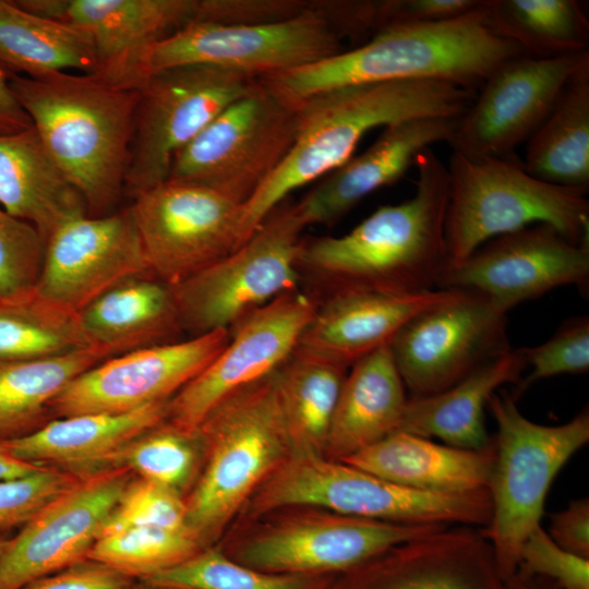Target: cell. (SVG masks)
<instances>
[{
  "instance_id": "obj_1",
  "label": "cell",
  "mask_w": 589,
  "mask_h": 589,
  "mask_svg": "<svg viewBox=\"0 0 589 589\" xmlns=\"http://www.w3.org/2000/svg\"><path fill=\"white\" fill-rule=\"evenodd\" d=\"M413 196L378 207L340 237L301 239L297 269L321 299L340 291L417 294L436 289L447 264V167L430 148L416 158Z\"/></svg>"
},
{
  "instance_id": "obj_2",
  "label": "cell",
  "mask_w": 589,
  "mask_h": 589,
  "mask_svg": "<svg viewBox=\"0 0 589 589\" xmlns=\"http://www.w3.org/2000/svg\"><path fill=\"white\" fill-rule=\"evenodd\" d=\"M474 91L434 80L346 85L298 105L294 143L269 179L243 205L241 244L296 189L324 178L349 160L371 130L428 117H460Z\"/></svg>"
},
{
  "instance_id": "obj_3",
  "label": "cell",
  "mask_w": 589,
  "mask_h": 589,
  "mask_svg": "<svg viewBox=\"0 0 589 589\" xmlns=\"http://www.w3.org/2000/svg\"><path fill=\"white\" fill-rule=\"evenodd\" d=\"M10 85L88 216L118 211L131 160L139 91L94 73L13 74Z\"/></svg>"
},
{
  "instance_id": "obj_4",
  "label": "cell",
  "mask_w": 589,
  "mask_h": 589,
  "mask_svg": "<svg viewBox=\"0 0 589 589\" xmlns=\"http://www.w3.org/2000/svg\"><path fill=\"white\" fill-rule=\"evenodd\" d=\"M522 55L495 33L481 0L458 17L387 25L352 50L260 80L292 104L340 86L397 81H444L476 91L502 63Z\"/></svg>"
},
{
  "instance_id": "obj_5",
  "label": "cell",
  "mask_w": 589,
  "mask_h": 589,
  "mask_svg": "<svg viewBox=\"0 0 589 589\" xmlns=\"http://www.w3.org/2000/svg\"><path fill=\"white\" fill-rule=\"evenodd\" d=\"M447 172L446 265L461 262L493 238L536 224L589 245L587 191L537 179L515 155L469 158L453 152Z\"/></svg>"
},
{
  "instance_id": "obj_6",
  "label": "cell",
  "mask_w": 589,
  "mask_h": 589,
  "mask_svg": "<svg viewBox=\"0 0 589 589\" xmlns=\"http://www.w3.org/2000/svg\"><path fill=\"white\" fill-rule=\"evenodd\" d=\"M486 406L497 432L490 483L492 515L481 531L506 580L516 574L526 538L541 525L553 480L589 441V412L586 408L564 424L543 425L528 420L508 393H493Z\"/></svg>"
},
{
  "instance_id": "obj_7",
  "label": "cell",
  "mask_w": 589,
  "mask_h": 589,
  "mask_svg": "<svg viewBox=\"0 0 589 589\" xmlns=\"http://www.w3.org/2000/svg\"><path fill=\"white\" fill-rule=\"evenodd\" d=\"M253 505L257 512L317 506L345 516L410 526L484 528L492 515L489 489L467 493L412 490L313 453H298L279 466Z\"/></svg>"
},
{
  "instance_id": "obj_8",
  "label": "cell",
  "mask_w": 589,
  "mask_h": 589,
  "mask_svg": "<svg viewBox=\"0 0 589 589\" xmlns=\"http://www.w3.org/2000/svg\"><path fill=\"white\" fill-rule=\"evenodd\" d=\"M206 461L185 497L187 527L204 548L291 444L274 373L221 402L199 428Z\"/></svg>"
},
{
  "instance_id": "obj_9",
  "label": "cell",
  "mask_w": 589,
  "mask_h": 589,
  "mask_svg": "<svg viewBox=\"0 0 589 589\" xmlns=\"http://www.w3.org/2000/svg\"><path fill=\"white\" fill-rule=\"evenodd\" d=\"M346 35L323 5L278 21L224 24L193 21L147 47L122 86L135 88L149 74L179 65L207 64L255 77L296 70L342 50Z\"/></svg>"
},
{
  "instance_id": "obj_10",
  "label": "cell",
  "mask_w": 589,
  "mask_h": 589,
  "mask_svg": "<svg viewBox=\"0 0 589 589\" xmlns=\"http://www.w3.org/2000/svg\"><path fill=\"white\" fill-rule=\"evenodd\" d=\"M305 228L296 203L277 205L238 249L171 286L190 337L231 329L279 296L299 288L297 256Z\"/></svg>"
},
{
  "instance_id": "obj_11",
  "label": "cell",
  "mask_w": 589,
  "mask_h": 589,
  "mask_svg": "<svg viewBox=\"0 0 589 589\" xmlns=\"http://www.w3.org/2000/svg\"><path fill=\"white\" fill-rule=\"evenodd\" d=\"M298 131V105L261 82L173 158L168 179L212 188L244 205L277 170Z\"/></svg>"
},
{
  "instance_id": "obj_12",
  "label": "cell",
  "mask_w": 589,
  "mask_h": 589,
  "mask_svg": "<svg viewBox=\"0 0 589 589\" xmlns=\"http://www.w3.org/2000/svg\"><path fill=\"white\" fill-rule=\"evenodd\" d=\"M259 83V77L207 64L179 65L146 76L136 87L139 103L124 195L133 201L168 180L175 156Z\"/></svg>"
},
{
  "instance_id": "obj_13",
  "label": "cell",
  "mask_w": 589,
  "mask_h": 589,
  "mask_svg": "<svg viewBox=\"0 0 589 589\" xmlns=\"http://www.w3.org/2000/svg\"><path fill=\"white\" fill-rule=\"evenodd\" d=\"M507 313L486 296L454 290L413 316L389 344L411 397L441 393L508 352Z\"/></svg>"
},
{
  "instance_id": "obj_14",
  "label": "cell",
  "mask_w": 589,
  "mask_h": 589,
  "mask_svg": "<svg viewBox=\"0 0 589 589\" xmlns=\"http://www.w3.org/2000/svg\"><path fill=\"white\" fill-rule=\"evenodd\" d=\"M129 207L152 274L169 286L241 245L243 205L206 185L168 179Z\"/></svg>"
},
{
  "instance_id": "obj_15",
  "label": "cell",
  "mask_w": 589,
  "mask_h": 589,
  "mask_svg": "<svg viewBox=\"0 0 589 589\" xmlns=\"http://www.w3.org/2000/svg\"><path fill=\"white\" fill-rule=\"evenodd\" d=\"M317 305L316 297L298 288L243 318L224 349L169 400L167 420L196 431L227 398L274 373L296 349Z\"/></svg>"
},
{
  "instance_id": "obj_16",
  "label": "cell",
  "mask_w": 589,
  "mask_h": 589,
  "mask_svg": "<svg viewBox=\"0 0 589 589\" xmlns=\"http://www.w3.org/2000/svg\"><path fill=\"white\" fill-rule=\"evenodd\" d=\"M589 64V50L551 58L527 55L496 68L459 117L449 140L469 158H500L533 134L569 80Z\"/></svg>"
},
{
  "instance_id": "obj_17",
  "label": "cell",
  "mask_w": 589,
  "mask_h": 589,
  "mask_svg": "<svg viewBox=\"0 0 589 589\" xmlns=\"http://www.w3.org/2000/svg\"><path fill=\"white\" fill-rule=\"evenodd\" d=\"M589 286V245L548 224L493 238L459 263L446 265L436 289L478 292L508 311L562 286Z\"/></svg>"
},
{
  "instance_id": "obj_18",
  "label": "cell",
  "mask_w": 589,
  "mask_h": 589,
  "mask_svg": "<svg viewBox=\"0 0 589 589\" xmlns=\"http://www.w3.org/2000/svg\"><path fill=\"white\" fill-rule=\"evenodd\" d=\"M229 329L112 356L75 377L51 402L55 419L118 414L171 399L228 344Z\"/></svg>"
},
{
  "instance_id": "obj_19",
  "label": "cell",
  "mask_w": 589,
  "mask_h": 589,
  "mask_svg": "<svg viewBox=\"0 0 589 589\" xmlns=\"http://www.w3.org/2000/svg\"><path fill=\"white\" fill-rule=\"evenodd\" d=\"M152 274L130 207L80 216L47 239L35 291L79 312L116 285ZM153 275V274H152Z\"/></svg>"
},
{
  "instance_id": "obj_20",
  "label": "cell",
  "mask_w": 589,
  "mask_h": 589,
  "mask_svg": "<svg viewBox=\"0 0 589 589\" xmlns=\"http://www.w3.org/2000/svg\"><path fill=\"white\" fill-rule=\"evenodd\" d=\"M448 526H410L340 514L293 520L243 543L230 556L276 574L348 572L405 542Z\"/></svg>"
},
{
  "instance_id": "obj_21",
  "label": "cell",
  "mask_w": 589,
  "mask_h": 589,
  "mask_svg": "<svg viewBox=\"0 0 589 589\" xmlns=\"http://www.w3.org/2000/svg\"><path fill=\"white\" fill-rule=\"evenodd\" d=\"M133 474L123 468L82 479L12 536L0 556V589H22L83 560Z\"/></svg>"
},
{
  "instance_id": "obj_22",
  "label": "cell",
  "mask_w": 589,
  "mask_h": 589,
  "mask_svg": "<svg viewBox=\"0 0 589 589\" xmlns=\"http://www.w3.org/2000/svg\"><path fill=\"white\" fill-rule=\"evenodd\" d=\"M341 574L332 589H506L489 540L469 526L444 527Z\"/></svg>"
},
{
  "instance_id": "obj_23",
  "label": "cell",
  "mask_w": 589,
  "mask_h": 589,
  "mask_svg": "<svg viewBox=\"0 0 589 589\" xmlns=\"http://www.w3.org/2000/svg\"><path fill=\"white\" fill-rule=\"evenodd\" d=\"M459 117H428L385 127L363 153L352 156L296 203L305 227L330 226L375 190L399 180L431 144L449 142Z\"/></svg>"
},
{
  "instance_id": "obj_24",
  "label": "cell",
  "mask_w": 589,
  "mask_h": 589,
  "mask_svg": "<svg viewBox=\"0 0 589 589\" xmlns=\"http://www.w3.org/2000/svg\"><path fill=\"white\" fill-rule=\"evenodd\" d=\"M454 290L417 294L340 291L320 300L297 350L349 369L388 346L413 316L447 299Z\"/></svg>"
},
{
  "instance_id": "obj_25",
  "label": "cell",
  "mask_w": 589,
  "mask_h": 589,
  "mask_svg": "<svg viewBox=\"0 0 589 589\" xmlns=\"http://www.w3.org/2000/svg\"><path fill=\"white\" fill-rule=\"evenodd\" d=\"M199 12L200 0H63L60 22L91 36L96 74L121 86L147 47L196 21Z\"/></svg>"
},
{
  "instance_id": "obj_26",
  "label": "cell",
  "mask_w": 589,
  "mask_h": 589,
  "mask_svg": "<svg viewBox=\"0 0 589 589\" xmlns=\"http://www.w3.org/2000/svg\"><path fill=\"white\" fill-rule=\"evenodd\" d=\"M169 400L125 413L57 418L31 435L2 444L25 462L88 478L108 470L112 457L129 442L165 421Z\"/></svg>"
},
{
  "instance_id": "obj_27",
  "label": "cell",
  "mask_w": 589,
  "mask_h": 589,
  "mask_svg": "<svg viewBox=\"0 0 589 589\" xmlns=\"http://www.w3.org/2000/svg\"><path fill=\"white\" fill-rule=\"evenodd\" d=\"M494 459V442L471 450L396 431L340 461L408 489L467 493L490 490Z\"/></svg>"
},
{
  "instance_id": "obj_28",
  "label": "cell",
  "mask_w": 589,
  "mask_h": 589,
  "mask_svg": "<svg viewBox=\"0 0 589 589\" xmlns=\"http://www.w3.org/2000/svg\"><path fill=\"white\" fill-rule=\"evenodd\" d=\"M77 315L88 344L111 356L176 342L184 334L172 287L152 274L116 285Z\"/></svg>"
},
{
  "instance_id": "obj_29",
  "label": "cell",
  "mask_w": 589,
  "mask_h": 589,
  "mask_svg": "<svg viewBox=\"0 0 589 589\" xmlns=\"http://www.w3.org/2000/svg\"><path fill=\"white\" fill-rule=\"evenodd\" d=\"M0 206L34 226L45 241L87 215L85 202L45 148L34 127L0 135Z\"/></svg>"
},
{
  "instance_id": "obj_30",
  "label": "cell",
  "mask_w": 589,
  "mask_h": 589,
  "mask_svg": "<svg viewBox=\"0 0 589 589\" xmlns=\"http://www.w3.org/2000/svg\"><path fill=\"white\" fill-rule=\"evenodd\" d=\"M527 368L521 348L484 363L452 387L408 399L398 431L446 445L482 450L493 445L484 423V407L498 387L518 384Z\"/></svg>"
},
{
  "instance_id": "obj_31",
  "label": "cell",
  "mask_w": 589,
  "mask_h": 589,
  "mask_svg": "<svg viewBox=\"0 0 589 589\" xmlns=\"http://www.w3.org/2000/svg\"><path fill=\"white\" fill-rule=\"evenodd\" d=\"M350 368L325 446L337 460L398 431L408 401L389 345Z\"/></svg>"
},
{
  "instance_id": "obj_32",
  "label": "cell",
  "mask_w": 589,
  "mask_h": 589,
  "mask_svg": "<svg viewBox=\"0 0 589 589\" xmlns=\"http://www.w3.org/2000/svg\"><path fill=\"white\" fill-rule=\"evenodd\" d=\"M112 357L99 347L26 361L0 362V442L25 437L51 420V402L80 374Z\"/></svg>"
},
{
  "instance_id": "obj_33",
  "label": "cell",
  "mask_w": 589,
  "mask_h": 589,
  "mask_svg": "<svg viewBox=\"0 0 589 589\" xmlns=\"http://www.w3.org/2000/svg\"><path fill=\"white\" fill-rule=\"evenodd\" d=\"M0 62L27 77L69 70L98 72L95 47L85 31L29 13L14 0H0Z\"/></svg>"
},
{
  "instance_id": "obj_34",
  "label": "cell",
  "mask_w": 589,
  "mask_h": 589,
  "mask_svg": "<svg viewBox=\"0 0 589 589\" xmlns=\"http://www.w3.org/2000/svg\"><path fill=\"white\" fill-rule=\"evenodd\" d=\"M522 166L542 181L588 191L589 64L569 80L549 115L528 139Z\"/></svg>"
},
{
  "instance_id": "obj_35",
  "label": "cell",
  "mask_w": 589,
  "mask_h": 589,
  "mask_svg": "<svg viewBox=\"0 0 589 589\" xmlns=\"http://www.w3.org/2000/svg\"><path fill=\"white\" fill-rule=\"evenodd\" d=\"M347 370L294 349L274 372L292 450L315 454L325 448Z\"/></svg>"
},
{
  "instance_id": "obj_36",
  "label": "cell",
  "mask_w": 589,
  "mask_h": 589,
  "mask_svg": "<svg viewBox=\"0 0 589 589\" xmlns=\"http://www.w3.org/2000/svg\"><path fill=\"white\" fill-rule=\"evenodd\" d=\"M496 34L527 56L551 58L589 50V21L577 0H484Z\"/></svg>"
},
{
  "instance_id": "obj_37",
  "label": "cell",
  "mask_w": 589,
  "mask_h": 589,
  "mask_svg": "<svg viewBox=\"0 0 589 589\" xmlns=\"http://www.w3.org/2000/svg\"><path fill=\"white\" fill-rule=\"evenodd\" d=\"M92 347L77 312L38 294L0 299V362L65 354ZM95 347V346H94Z\"/></svg>"
},
{
  "instance_id": "obj_38",
  "label": "cell",
  "mask_w": 589,
  "mask_h": 589,
  "mask_svg": "<svg viewBox=\"0 0 589 589\" xmlns=\"http://www.w3.org/2000/svg\"><path fill=\"white\" fill-rule=\"evenodd\" d=\"M204 453L200 429L187 431L166 419L129 442L112 457L108 470L127 469L183 496L200 477Z\"/></svg>"
},
{
  "instance_id": "obj_39",
  "label": "cell",
  "mask_w": 589,
  "mask_h": 589,
  "mask_svg": "<svg viewBox=\"0 0 589 589\" xmlns=\"http://www.w3.org/2000/svg\"><path fill=\"white\" fill-rule=\"evenodd\" d=\"M203 544L188 528L137 527L100 537L87 558L143 580L197 554Z\"/></svg>"
},
{
  "instance_id": "obj_40",
  "label": "cell",
  "mask_w": 589,
  "mask_h": 589,
  "mask_svg": "<svg viewBox=\"0 0 589 589\" xmlns=\"http://www.w3.org/2000/svg\"><path fill=\"white\" fill-rule=\"evenodd\" d=\"M330 575L276 574L239 563L212 548L141 581L188 589H325Z\"/></svg>"
},
{
  "instance_id": "obj_41",
  "label": "cell",
  "mask_w": 589,
  "mask_h": 589,
  "mask_svg": "<svg viewBox=\"0 0 589 589\" xmlns=\"http://www.w3.org/2000/svg\"><path fill=\"white\" fill-rule=\"evenodd\" d=\"M137 527L188 528L185 497L133 476L105 519L99 538Z\"/></svg>"
},
{
  "instance_id": "obj_42",
  "label": "cell",
  "mask_w": 589,
  "mask_h": 589,
  "mask_svg": "<svg viewBox=\"0 0 589 589\" xmlns=\"http://www.w3.org/2000/svg\"><path fill=\"white\" fill-rule=\"evenodd\" d=\"M527 366L513 394L517 399L537 381L560 374L586 373L589 370V317L580 315L565 321L546 341L521 348Z\"/></svg>"
},
{
  "instance_id": "obj_43",
  "label": "cell",
  "mask_w": 589,
  "mask_h": 589,
  "mask_svg": "<svg viewBox=\"0 0 589 589\" xmlns=\"http://www.w3.org/2000/svg\"><path fill=\"white\" fill-rule=\"evenodd\" d=\"M45 241L31 224L0 206V299L32 292L37 284Z\"/></svg>"
},
{
  "instance_id": "obj_44",
  "label": "cell",
  "mask_w": 589,
  "mask_h": 589,
  "mask_svg": "<svg viewBox=\"0 0 589 589\" xmlns=\"http://www.w3.org/2000/svg\"><path fill=\"white\" fill-rule=\"evenodd\" d=\"M82 479L49 467L24 477L0 480V532L21 529Z\"/></svg>"
},
{
  "instance_id": "obj_45",
  "label": "cell",
  "mask_w": 589,
  "mask_h": 589,
  "mask_svg": "<svg viewBox=\"0 0 589 589\" xmlns=\"http://www.w3.org/2000/svg\"><path fill=\"white\" fill-rule=\"evenodd\" d=\"M516 576L541 577L560 589H589V558L558 546L539 525L521 545Z\"/></svg>"
},
{
  "instance_id": "obj_46",
  "label": "cell",
  "mask_w": 589,
  "mask_h": 589,
  "mask_svg": "<svg viewBox=\"0 0 589 589\" xmlns=\"http://www.w3.org/2000/svg\"><path fill=\"white\" fill-rule=\"evenodd\" d=\"M481 0L377 1V31L392 24H425L452 20L473 10Z\"/></svg>"
},
{
  "instance_id": "obj_47",
  "label": "cell",
  "mask_w": 589,
  "mask_h": 589,
  "mask_svg": "<svg viewBox=\"0 0 589 589\" xmlns=\"http://www.w3.org/2000/svg\"><path fill=\"white\" fill-rule=\"evenodd\" d=\"M133 581L109 566L86 558L22 589H124Z\"/></svg>"
},
{
  "instance_id": "obj_48",
  "label": "cell",
  "mask_w": 589,
  "mask_h": 589,
  "mask_svg": "<svg viewBox=\"0 0 589 589\" xmlns=\"http://www.w3.org/2000/svg\"><path fill=\"white\" fill-rule=\"evenodd\" d=\"M551 539L562 549L589 558V500L569 502L566 508L550 516Z\"/></svg>"
},
{
  "instance_id": "obj_49",
  "label": "cell",
  "mask_w": 589,
  "mask_h": 589,
  "mask_svg": "<svg viewBox=\"0 0 589 589\" xmlns=\"http://www.w3.org/2000/svg\"><path fill=\"white\" fill-rule=\"evenodd\" d=\"M12 75L0 62V135L16 134L33 127L29 116L11 88Z\"/></svg>"
},
{
  "instance_id": "obj_50",
  "label": "cell",
  "mask_w": 589,
  "mask_h": 589,
  "mask_svg": "<svg viewBox=\"0 0 589 589\" xmlns=\"http://www.w3.org/2000/svg\"><path fill=\"white\" fill-rule=\"evenodd\" d=\"M43 467L25 462L14 457L0 442V480L27 476Z\"/></svg>"
},
{
  "instance_id": "obj_51",
  "label": "cell",
  "mask_w": 589,
  "mask_h": 589,
  "mask_svg": "<svg viewBox=\"0 0 589 589\" xmlns=\"http://www.w3.org/2000/svg\"><path fill=\"white\" fill-rule=\"evenodd\" d=\"M520 578L516 575L505 580L506 589H560L553 582L542 578Z\"/></svg>"
},
{
  "instance_id": "obj_52",
  "label": "cell",
  "mask_w": 589,
  "mask_h": 589,
  "mask_svg": "<svg viewBox=\"0 0 589 589\" xmlns=\"http://www.w3.org/2000/svg\"><path fill=\"white\" fill-rule=\"evenodd\" d=\"M11 538H12L11 533L0 532V556L7 549Z\"/></svg>"
},
{
  "instance_id": "obj_53",
  "label": "cell",
  "mask_w": 589,
  "mask_h": 589,
  "mask_svg": "<svg viewBox=\"0 0 589 589\" xmlns=\"http://www.w3.org/2000/svg\"><path fill=\"white\" fill-rule=\"evenodd\" d=\"M124 589H153L149 585L141 581V580H134L132 584H130Z\"/></svg>"
},
{
  "instance_id": "obj_54",
  "label": "cell",
  "mask_w": 589,
  "mask_h": 589,
  "mask_svg": "<svg viewBox=\"0 0 589 589\" xmlns=\"http://www.w3.org/2000/svg\"><path fill=\"white\" fill-rule=\"evenodd\" d=\"M153 589H188V588H178V587H156L151 586Z\"/></svg>"
}]
</instances>
